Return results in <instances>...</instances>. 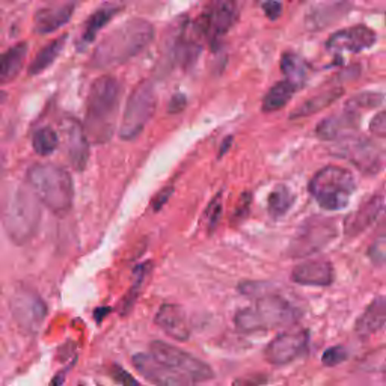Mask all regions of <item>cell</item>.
I'll return each instance as SVG.
<instances>
[{
  "label": "cell",
  "mask_w": 386,
  "mask_h": 386,
  "mask_svg": "<svg viewBox=\"0 0 386 386\" xmlns=\"http://www.w3.org/2000/svg\"><path fill=\"white\" fill-rule=\"evenodd\" d=\"M338 234L334 220L325 217H311L303 222L289 246V253L294 258L313 255L322 251Z\"/></svg>",
  "instance_id": "9c48e42d"
},
{
  "label": "cell",
  "mask_w": 386,
  "mask_h": 386,
  "mask_svg": "<svg viewBox=\"0 0 386 386\" xmlns=\"http://www.w3.org/2000/svg\"><path fill=\"white\" fill-rule=\"evenodd\" d=\"M385 323H386V299L385 296H379L367 306V310L363 311V314L358 318L355 330L361 338H367L373 334L379 332L380 329H383Z\"/></svg>",
  "instance_id": "603a6c76"
},
{
  "label": "cell",
  "mask_w": 386,
  "mask_h": 386,
  "mask_svg": "<svg viewBox=\"0 0 386 386\" xmlns=\"http://www.w3.org/2000/svg\"><path fill=\"white\" fill-rule=\"evenodd\" d=\"M355 189L356 181L353 174L334 164L320 169L310 181V193L326 212H338L346 208Z\"/></svg>",
  "instance_id": "8992f818"
},
{
  "label": "cell",
  "mask_w": 386,
  "mask_h": 386,
  "mask_svg": "<svg viewBox=\"0 0 386 386\" xmlns=\"http://www.w3.org/2000/svg\"><path fill=\"white\" fill-rule=\"evenodd\" d=\"M306 346V332H284L270 341L264 350V358L272 366H287V363L299 358Z\"/></svg>",
  "instance_id": "5bb4252c"
},
{
  "label": "cell",
  "mask_w": 386,
  "mask_h": 386,
  "mask_svg": "<svg viewBox=\"0 0 386 386\" xmlns=\"http://www.w3.org/2000/svg\"><path fill=\"white\" fill-rule=\"evenodd\" d=\"M378 37L376 32L370 29L366 25H356L351 28L341 29L335 34L330 35L326 42V49L329 52H349V53H359L362 50L370 49Z\"/></svg>",
  "instance_id": "9a60e30c"
},
{
  "label": "cell",
  "mask_w": 386,
  "mask_h": 386,
  "mask_svg": "<svg viewBox=\"0 0 386 386\" xmlns=\"http://www.w3.org/2000/svg\"><path fill=\"white\" fill-rule=\"evenodd\" d=\"M154 38V28L147 20L131 18L114 29L100 41L92 53L91 65L106 70L126 64L145 50Z\"/></svg>",
  "instance_id": "6da1fadb"
},
{
  "label": "cell",
  "mask_w": 386,
  "mask_h": 386,
  "mask_svg": "<svg viewBox=\"0 0 386 386\" xmlns=\"http://www.w3.org/2000/svg\"><path fill=\"white\" fill-rule=\"evenodd\" d=\"M150 267H151V264L147 263V264H140L139 267L135 269V284L131 285V289H130V291L127 293L126 299H124V302H123V314H124V315L131 310V306L135 305V302H136V299H138V294H139L140 287H142L143 281H145L147 275H148V272H150Z\"/></svg>",
  "instance_id": "1f68e13d"
},
{
  "label": "cell",
  "mask_w": 386,
  "mask_h": 386,
  "mask_svg": "<svg viewBox=\"0 0 386 386\" xmlns=\"http://www.w3.org/2000/svg\"><path fill=\"white\" fill-rule=\"evenodd\" d=\"M266 383H267V376H264V374H251V376L237 379L233 383V386H263Z\"/></svg>",
  "instance_id": "f35d334b"
},
{
  "label": "cell",
  "mask_w": 386,
  "mask_h": 386,
  "mask_svg": "<svg viewBox=\"0 0 386 386\" xmlns=\"http://www.w3.org/2000/svg\"><path fill=\"white\" fill-rule=\"evenodd\" d=\"M9 305L17 326L25 334H35L47 314V306L41 297L25 287L13 293Z\"/></svg>",
  "instance_id": "7c38bea8"
},
{
  "label": "cell",
  "mask_w": 386,
  "mask_h": 386,
  "mask_svg": "<svg viewBox=\"0 0 386 386\" xmlns=\"http://www.w3.org/2000/svg\"><path fill=\"white\" fill-rule=\"evenodd\" d=\"M231 142H233V138H227V139H225L224 145H222V150H220V156H222V154L227 151V148H228V143H231Z\"/></svg>",
  "instance_id": "f6af8a7d"
},
{
  "label": "cell",
  "mask_w": 386,
  "mask_h": 386,
  "mask_svg": "<svg viewBox=\"0 0 386 386\" xmlns=\"http://www.w3.org/2000/svg\"><path fill=\"white\" fill-rule=\"evenodd\" d=\"M156 325L164 334L176 341H187L191 338V323L183 306L175 303H164L154 318Z\"/></svg>",
  "instance_id": "d6986e66"
},
{
  "label": "cell",
  "mask_w": 386,
  "mask_h": 386,
  "mask_svg": "<svg viewBox=\"0 0 386 386\" xmlns=\"http://www.w3.org/2000/svg\"><path fill=\"white\" fill-rule=\"evenodd\" d=\"M28 56V42H18L0 54V86L13 82L23 68Z\"/></svg>",
  "instance_id": "cb8c5ba5"
},
{
  "label": "cell",
  "mask_w": 386,
  "mask_h": 386,
  "mask_svg": "<svg viewBox=\"0 0 386 386\" xmlns=\"http://www.w3.org/2000/svg\"><path fill=\"white\" fill-rule=\"evenodd\" d=\"M118 11H119L118 6H106L95 11V13L86 21V26L80 38L82 46L91 44L95 40L98 32H100L109 23V21L118 14Z\"/></svg>",
  "instance_id": "f1b7e54d"
},
{
  "label": "cell",
  "mask_w": 386,
  "mask_h": 386,
  "mask_svg": "<svg viewBox=\"0 0 386 386\" xmlns=\"http://www.w3.org/2000/svg\"><path fill=\"white\" fill-rule=\"evenodd\" d=\"M385 236H380L374 243L371 245L370 251H368V255H370V260L376 264V266H382V264L385 263Z\"/></svg>",
  "instance_id": "8d00e7d4"
},
{
  "label": "cell",
  "mask_w": 386,
  "mask_h": 386,
  "mask_svg": "<svg viewBox=\"0 0 386 386\" xmlns=\"http://www.w3.org/2000/svg\"><path fill=\"white\" fill-rule=\"evenodd\" d=\"M76 0H68V2L42 8L35 14L34 18V29L40 35H47L52 32L61 29L64 25H67L70 18L74 14Z\"/></svg>",
  "instance_id": "7402d4cb"
},
{
  "label": "cell",
  "mask_w": 386,
  "mask_h": 386,
  "mask_svg": "<svg viewBox=\"0 0 386 386\" xmlns=\"http://www.w3.org/2000/svg\"><path fill=\"white\" fill-rule=\"evenodd\" d=\"M156 106L157 98L154 85L148 80L140 82L128 97L123 123L119 127V138L124 140L136 139L156 112Z\"/></svg>",
  "instance_id": "52a82bcc"
},
{
  "label": "cell",
  "mask_w": 386,
  "mask_h": 386,
  "mask_svg": "<svg viewBox=\"0 0 386 386\" xmlns=\"http://www.w3.org/2000/svg\"><path fill=\"white\" fill-rule=\"evenodd\" d=\"M41 219L40 201L30 187L21 186L9 196L4 212L8 237L16 245H25L35 236Z\"/></svg>",
  "instance_id": "5b68a950"
},
{
  "label": "cell",
  "mask_w": 386,
  "mask_h": 386,
  "mask_svg": "<svg viewBox=\"0 0 386 386\" xmlns=\"http://www.w3.org/2000/svg\"><path fill=\"white\" fill-rule=\"evenodd\" d=\"M110 374H112L114 380L119 386H143L133 376H131L130 373H127L123 367H119V366H114L112 370H110Z\"/></svg>",
  "instance_id": "d590c367"
},
{
  "label": "cell",
  "mask_w": 386,
  "mask_h": 386,
  "mask_svg": "<svg viewBox=\"0 0 386 386\" xmlns=\"http://www.w3.org/2000/svg\"><path fill=\"white\" fill-rule=\"evenodd\" d=\"M351 9L350 0H326L308 9L305 16V26L308 30L318 32L332 26L344 18Z\"/></svg>",
  "instance_id": "2e32d148"
},
{
  "label": "cell",
  "mask_w": 386,
  "mask_h": 386,
  "mask_svg": "<svg viewBox=\"0 0 386 386\" xmlns=\"http://www.w3.org/2000/svg\"><path fill=\"white\" fill-rule=\"evenodd\" d=\"M359 127V115L356 110L347 109L323 119L315 128V135L322 140H341L351 136Z\"/></svg>",
  "instance_id": "ac0fdd59"
},
{
  "label": "cell",
  "mask_w": 386,
  "mask_h": 386,
  "mask_svg": "<svg viewBox=\"0 0 386 386\" xmlns=\"http://www.w3.org/2000/svg\"><path fill=\"white\" fill-rule=\"evenodd\" d=\"M240 11V0H208L204 13L195 21L201 38L210 41L213 47L219 40L236 25Z\"/></svg>",
  "instance_id": "ba28073f"
},
{
  "label": "cell",
  "mask_w": 386,
  "mask_h": 386,
  "mask_svg": "<svg viewBox=\"0 0 386 386\" xmlns=\"http://www.w3.org/2000/svg\"><path fill=\"white\" fill-rule=\"evenodd\" d=\"M28 183L38 201L50 212L54 215L70 212L74 187L68 171L53 163H38L28 171Z\"/></svg>",
  "instance_id": "3957f363"
},
{
  "label": "cell",
  "mask_w": 386,
  "mask_h": 386,
  "mask_svg": "<svg viewBox=\"0 0 386 386\" xmlns=\"http://www.w3.org/2000/svg\"><path fill=\"white\" fill-rule=\"evenodd\" d=\"M263 9H264V14H266L270 20H277L278 17H281L282 4L279 2V0H266V2L263 4Z\"/></svg>",
  "instance_id": "ab89813d"
},
{
  "label": "cell",
  "mask_w": 386,
  "mask_h": 386,
  "mask_svg": "<svg viewBox=\"0 0 386 386\" xmlns=\"http://www.w3.org/2000/svg\"><path fill=\"white\" fill-rule=\"evenodd\" d=\"M249 205H251V196H249V193H245L240 198V204L236 208V216L243 219L249 210Z\"/></svg>",
  "instance_id": "7bdbcfd3"
},
{
  "label": "cell",
  "mask_w": 386,
  "mask_h": 386,
  "mask_svg": "<svg viewBox=\"0 0 386 386\" xmlns=\"http://www.w3.org/2000/svg\"><path fill=\"white\" fill-rule=\"evenodd\" d=\"M121 88L112 76H102L92 83L86 102L83 130L94 143H106L114 136L119 109Z\"/></svg>",
  "instance_id": "7a4b0ae2"
},
{
  "label": "cell",
  "mask_w": 386,
  "mask_h": 386,
  "mask_svg": "<svg viewBox=\"0 0 386 386\" xmlns=\"http://www.w3.org/2000/svg\"><path fill=\"white\" fill-rule=\"evenodd\" d=\"M68 35H62L56 40H53L52 42H49L46 47L42 50H40V53L35 56V59L32 61L30 67H29V74L30 76H38L41 73L46 71L50 65L58 59V56L61 54V52L65 47V42H67Z\"/></svg>",
  "instance_id": "4316f807"
},
{
  "label": "cell",
  "mask_w": 386,
  "mask_h": 386,
  "mask_svg": "<svg viewBox=\"0 0 386 386\" xmlns=\"http://www.w3.org/2000/svg\"><path fill=\"white\" fill-rule=\"evenodd\" d=\"M150 350L154 359L184 374L186 378H189L193 382H205L215 378V373L208 363L192 356L191 353L179 347L163 343V341H152Z\"/></svg>",
  "instance_id": "30bf717a"
},
{
  "label": "cell",
  "mask_w": 386,
  "mask_h": 386,
  "mask_svg": "<svg viewBox=\"0 0 386 386\" xmlns=\"http://www.w3.org/2000/svg\"><path fill=\"white\" fill-rule=\"evenodd\" d=\"M281 70L285 74L290 83H293L297 90L306 82L308 74H310V67L303 58H301L297 53L287 52L281 59Z\"/></svg>",
  "instance_id": "d4e9b609"
},
{
  "label": "cell",
  "mask_w": 386,
  "mask_h": 386,
  "mask_svg": "<svg viewBox=\"0 0 386 386\" xmlns=\"http://www.w3.org/2000/svg\"><path fill=\"white\" fill-rule=\"evenodd\" d=\"M64 133L71 167L76 171H83L90 159V140L86 138L83 126L77 119L68 118L64 121Z\"/></svg>",
  "instance_id": "e0dca14e"
},
{
  "label": "cell",
  "mask_w": 386,
  "mask_h": 386,
  "mask_svg": "<svg viewBox=\"0 0 386 386\" xmlns=\"http://www.w3.org/2000/svg\"><path fill=\"white\" fill-rule=\"evenodd\" d=\"M383 103V94L380 92H362L358 94L351 98V100L347 102V109L351 110H358L361 107H367V109H373L378 107Z\"/></svg>",
  "instance_id": "d6a6232c"
},
{
  "label": "cell",
  "mask_w": 386,
  "mask_h": 386,
  "mask_svg": "<svg viewBox=\"0 0 386 386\" xmlns=\"http://www.w3.org/2000/svg\"><path fill=\"white\" fill-rule=\"evenodd\" d=\"M370 130H371V133H374L379 138L386 136V114H385V110H380V112L373 118L371 124H370Z\"/></svg>",
  "instance_id": "74e56055"
},
{
  "label": "cell",
  "mask_w": 386,
  "mask_h": 386,
  "mask_svg": "<svg viewBox=\"0 0 386 386\" xmlns=\"http://www.w3.org/2000/svg\"><path fill=\"white\" fill-rule=\"evenodd\" d=\"M222 212H224V205H222V195H216L212 203L207 205L205 208V213H204V217H205V222H207V227H208V231L210 233H213L215 228L219 225L220 222V217H222Z\"/></svg>",
  "instance_id": "836d02e7"
},
{
  "label": "cell",
  "mask_w": 386,
  "mask_h": 386,
  "mask_svg": "<svg viewBox=\"0 0 386 386\" xmlns=\"http://www.w3.org/2000/svg\"><path fill=\"white\" fill-rule=\"evenodd\" d=\"M172 192H174L172 187H167V189L160 191V192L156 195V198H154V201H152V208H154V212H159L160 208H162L164 204L168 203V200L171 198Z\"/></svg>",
  "instance_id": "60d3db41"
},
{
  "label": "cell",
  "mask_w": 386,
  "mask_h": 386,
  "mask_svg": "<svg viewBox=\"0 0 386 386\" xmlns=\"http://www.w3.org/2000/svg\"><path fill=\"white\" fill-rule=\"evenodd\" d=\"M343 94H344L343 88H332V90H327L322 94H317L315 97H311L310 100H306L303 104L297 107L294 112L290 115V118L296 119V118L310 116L313 114H317V112H320V110H323L325 107L335 103Z\"/></svg>",
  "instance_id": "484cf974"
},
{
  "label": "cell",
  "mask_w": 386,
  "mask_h": 386,
  "mask_svg": "<svg viewBox=\"0 0 386 386\" xmlns=\"http://www.w3.org/2000/svg\"><path fill=\"white\" fill-rule=\"evenodd\" d=\"M291 279L299 285L327 287L334 282L335 273L332 264L326 260H308L293 269Z\"/></svg>",
  "instance_id": "44dd1931"
},
{
  "label": "cell",
  "mask_w": 386,
  "mask_h": 386,
  "mask_svg": "<svg viewBox=\"0 0 386 386\" xmlns=\"http://www.w3.org/2000/svg\"><path fill=\"white\" fill-rule=\"evenodd\" d=\"M131 362L140 376L156 386H196L195 382L186 378L184 374L164 366L147 353H136L131 358Z\"/></svg>",
  "instance_id": "4fadbf2b"
},
{
  "label": "cell",
  "mask_w": 386,
  "mask_h": 386,
  "mask_svg": "<svg viewBox=\"0 0 386 386\" xmlns=\"http://www.w3.org/2000/svg\"><path fill=\"white\" fill-rule=\"evenodd\" d=\"M335 154L366 174H378L383 168V150L368 138H353L351 135L341 139Z\"/></svg>",
  "instance_id": "8fae6325"
},
{
  "label": "cell",
  "mask_w": 386,
  "mask_h": 386,
  "mask_svg": "<svg viewBox=\"0 0 386 386\" xmlns=\"http://www.w3.org/2000/svg\"><path fill=\"white\" fill-rule=\"evenodd\" d=\"M4 97H5V94H0V104H2V102H4Z\"/></svg>",
  "instance_id": "bcb514c9"
},
{
  "label": "cell",
  "mask_w": 386,
  "mask_h": 386,
  "mask_svg": "<svg viewBox=\"0 0 386 386\" xmlns=\"http://www.w3.org/2000/svg\"><path fill=\"white\" fill-rule=\"evenodd\" d=\"M186 107V97L183 94H175L168 106V110L171 114H179Z\"/></svg>",
  "instance_id": "b9f144b4"
},
{
  "label": "cell",
  "mask_w": 386,
  "mask_h": 386,
  "mask_svg": "<svg viewBox=\"0 0 386 386\" xmlns=\"http://www.w3.org/2000/svg\"><path fill=\"white\" fill-rule=\"evenodd\" d=\"M107 313H109V310H106V308H104V310H97V311H95V318H97V322H102L103 315H104V314H107Z\"/></svg>",
  "instance_id": "ee69618b"
},
{
  "label": "cell",
  "mask_w": 386,
  "mask_h": 386,
  "mask_svg": "<svg viewBox=\"0 0 386 386\" xmlns=\"http://www.w3.org/2000/svg\"><path fill=\"white\" fill-rule=\"evenodd\" d=\"M294 203V195L289 187L277 186L273 192L269 195L267 200V210L273 219H279L287 215Z\"/></svg>",
  "instance_id": "f546056e"
},
{
  "label": "cell",
  "mask_w": 386,
  "mask_h": 386,
  "mask_svg": "<svg viewBox=\"0 0 386 386\" xmlns=\"http://www.w3.org/2000/svg\"><path fill=\"white\" fill-rule=\"evenodd\" d=\"M299 318V311L281 296H263L255 303L240 310L234 323L240 332L252 334L291 326Z\"/></svg>",
  "instance_id": "277c9868"
},
{
  "label": "cell",
  "mask_w": 386,
  "mask_h": 386,
  "mask_svg": "<svg viewBox=\"0 0 386 386\" xmlns=\"http://www.w3.org/2000/svg\"><path fill=\"white\" fill-rule=\"evenodd\" d=\"M349 359V351L343 346H334L329 347L322 356L323 366L326 367H337L339 363H343Z\"/></svg>",
  "instance_id": "e575fe53"
},
{
  "label": "cell",
  "mask_w": 386,
  "mask_h": 386,
  "mask_svg": "<svg viewBox=\"0 0 386 386\" xmlns=\"http://www.w3.org/2000/svg\"><path fill=\"white\" fill-rule=\"evenodd\" d=\"M385 208V198L382 193L371 196L355 213L347 216L344 222V233L347 237H356L367 231L380 217Z\"/></svg>",
  "instance_id": "ffe728a7"
},
{
  "label": "cell",
  "mask_w": 386,
  "mask_h": 386,
  "mask_svg": "<svg viewBox=\"0 0 386 386\" xmlns=\"http://www.w3.org/2000/svg\"><path fill=\"white\" fill-rule=\"evenodd\" d=\"M296 91L297 88L289 80H282L277 85H273L269 92L263 98V110L264 112H275V110L285 107L287 103L291 100V97Z\"/></svg>",
  "instance_id": "83f0119b"
},
{
  "label": "cell",
  "mask_w": 386,
  "mask_h": 386,
  "mask_svg": "<svg viewBox=\"0 0 386 386\" xmlns=\"http://www.w3.org/2000/svg\"><path fill=\"white\" fill-rule=\"evenodd\" d=\"M59 145L58 133L50 127H42L35 131L34 138H32V147L40 156H50L54 150Z\"/></svg>",
  "instance_id": "4dcf8cb0"
}]
</instances>
